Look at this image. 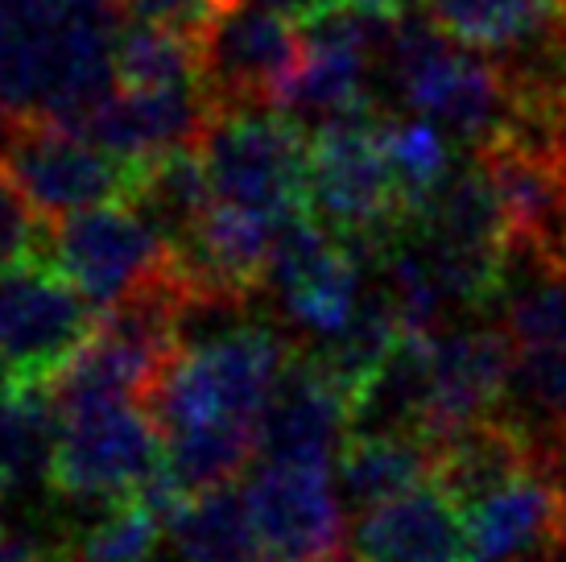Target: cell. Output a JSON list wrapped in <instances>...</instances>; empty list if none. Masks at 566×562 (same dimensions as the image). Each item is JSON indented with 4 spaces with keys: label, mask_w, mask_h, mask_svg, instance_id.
<instances>
[{
    "label": "cell",
    "mask_w": 566,
    "mask_h": 562,
    "mask_svg": "<svg viewBox=\"0 0 566 562\" xmlns=\"http://www.w3.org/2000/svg\"><path fill=\"white\" fill-rule=\"evenodd\" d=\"M125 0H0V133L75 128L116 83Z\"/></svg>",
    "instance_id": "obj_1"
},
{
    "label": "cell",
    "mask_w": 566,
    "mask_h": 562,
    "mask_svg": "<svg viewBox=\"0 0 566 562\" xmlns=\"http://www.w3.org/2000/svg\"><path fill=\"white\" fill-rule=\"evenodd\" d=\"M294 347L277 331L232 327L207 335L203 344L178 347L142 402L161 435L195 426H228L256 435L265 406Z\"/></svg>",
    "instance_id": "obj_2"
},
{
    "label": "cell",
    "mask_w": 566,
    "mask_h": 562,
    "mask_svg": "<svg viewBox=\"0 0 566 562\" xmlns=\"http://www.w3.org/2000/svg\"><path fill=\"white\" fill-rule=\"evenodd\" d=\"M380 108L344 112L323 121L306 162V216L377 266L397 236L409 232L413 207L397 187L380 145Z\"/></svg>",
    "instance_id": "obj_3"
},
{
    "label": "cell",
    "mask_w": 566,
    "mask_h": 562,
    "mask_svg": "<svg viewBox=\"0 0 566 562\" xmlns=\"http://www.w3.org/2000/svg\"><path fill=\"white\" fill-rule=\"evenodd\" d=\"M199 149L220 204L256 211L273 223L306 211L311 140L285 108H216Z\"/></svg>",
    "instance_id": "obj_4"
},
{
    "label": "cell",
    "mask_w": 566,
    "mask_h": 562,
    "mask_svg": "<svg viewBox=\"0 0 566 562\" xmlns=\"http://www.w3.org/2000/svg\"><path fill=\"white\" fill-rule=\"evenodd\" d=\"M166 464L161 430L142 397H95L59 406L50 492L75 504L133 497Z\"/></svg>",
    "instance_id": "obj_5"
},
{
    "label": "cell",
    "mask_w": 566,
    "mask_h": 562,
    "mask_svg": "<svg viewBox=\"0 0 566 562\" xmlns=\"http://www.w3.org/2000/svg\"><path fill=\"white\" fill-rule=\"evenodd\" d=\"M389 63L409 108L468 137L472 145L501 133L513 121L501 63L472 54V46L442 33L430 17L397 21L389 33Z\"/></svg>",
    "instance_id": "obj_6"
},
{
    "label": "cell",
    "mask_w": 566,
    "mask_h": 562,
    "mask_svg": "<svg viewBox=\"0 0 566 562\" xmlns=\"http://www.w3.org/2000/svg\"><path fill=\"white\" fill-rule=\"evenodd\" d=\"M99 327V306L50 252L0 266V352L21 381H54Z\"/></svg>",
    "instance_id": "obj_7"
},
{
    "label": "cell",
    "mask_w": 566,
    "mask_h": 562,
    "mask_svg": "<svg viewBox=\"0 0 566 562\" xmlns=\"http://www.w3.org/2000/svg\"><path fill=\"white\" fill-rule=\"evenodd\" d=\"M0 162L50 223L87 207L128 204L142 166L59 125L9 128L0 140Z\"/></svg>",
    "instance_id": "obj_8"
},
{
    "label": "cell",
    "mask_w": 566,
    "mask_h": 562,
    "mask_svg": "<svg viewBox=\"0 0 566 562\" xmlns=\"http://www.w3.org/2000/svg\"><path fill=\"white\" fill-rule=\"evenodd\" d=\"M269 294L277 298L294 331L331 340L360 311L364 257L318 219L298 211L285 219L273 240Z\"/></svg>",
    "instance_id": "obj_9"
},
{
    "label": "cell",
    "mask_w": 566,
    "mask_h": 562,
    "mask_svg": "<svg viewBox=\"0 0 566 562\" xmlns=\"http://www.w3.org/2000/svg\"><path fill=\"white\" fill-rule=\"evenodd\" d=\"M50 257L99 311L174 266L170 240L133 204H104L54 219Z\"/></svg>",
    "instance_id": "obj_10"
},
{
    "label": "cell",
    "mask_w": 566,
    "mask_h": 562,
    "mask_svg": "<svg viewBox=\"0 0 566 562\" xmlns=\"http://www.w3.org/2000/svg\"><path fill=\"white\" fill-rule=\"evenodd\" d=\"M203 87L216 108H256L282 100L285 83L306 59V38L277 9L240 0L199 33Z\"/></svg>",
    "instance_id": "obj_11"
},
{
    "label": "cell",
    "mask_w": 566,
    "mask_h": 562,
    "mask_svg": "<svg viewBox=\"0 0 566 562\" xmlns=\"http://www.w3.org/2000/svg\"><path fill=\"white\" fill-rule=\"evenodd\" d=\"M265 562H331L347 550L344 500L331 468L265 464L244 485Z\"/></svg>",
    "instance_id": "obj_12"
},
{
    "label": "cell",
    "mask_w": 566,
    "mask_h": 562,
    "mask_svg": "<svg viewBox=\"0 0 566 562\" xmlns=\"http://www.w3.org/2000/svg\"><path fill=\"white\" fill-rule=\"evenodd\" d=\"M517 344L509 327L475 323V327H442L430 335V406L426 435L447 438L492 418L509 402Z\"/></svg>",
    "instance_id": "obj_13"
},
{
    "label": "cell",
    "mask_w": 566,
    "mask_h": 562,
    "mask_svg": "<svg viewBox=\"0 0 566 562\" xmlns=\"http://www.w3.org/2000/svg\"><path fill=\"white\" fill-rule=\"evenodd\" d=\"M352 438V402L311 352H294L265 418L256 426V455L265 464L331 468Z\"/></svg>",
    "instance_id": "obj_14"
},
{
    "label": "cell",
    "mask_w": 566,
    "mask_h": 562,
    "mask_svg": "<svg viewBox=\"0 0 566 562\" xmlns=\"http://www.w3.org/2000/svg\"><path fill=\"white\" fill-rule=\"evenodd\" d=\"M463 513L468 562H551L566 550V485L551 464H534Z\"/></svg>",
    "instance_id": "obj_15"
},
{
    "label": "cell",
    "mask_w": 566,
    "mask_h": 562,
    "mask_svg": "<svg viewBox=\"0 0 566 562\" xmlns=\"http://www.w3.org/2000/svg\"><path fill=\"white\" fill-rule=\"evenodd\" d=\"M377 17L352 9H335L311 25L306 59L285 83L277 108L290 116H315L318 125L331 116L360 108H380L373 95V50H377Z\"/></svg>",
    "instance_id": "obj_16"
},
{
    "label": "cell",
    "mask_w": 566,
    "mask_h": 562,
    "mask_svg": "<svg viewBox=\"0 0 566 562\" xmlns=\"http://www.w3.org/2000/svg\"><path fill=\"white\" fill-rule=\"evenodd\" d=\"M216 116V100L207 87H120L112 83L71 133L104 145L128 162H145L174 145H199L207 121Z\"/></svg>",
    "instance_id": "obj_17"
},
{
    "label": "cell",
    "mask_w": 566,
    "mask_h": 562,
    "mask_svg": "<svg viewBox=\"0 0 566 562\" xmlns=\"http://www.w3.org/2000/svg\"><path fill=\"white\" fill-rule=\"evenodd\" d=\"M360 562H468V513L439 480L409 488L356 521Z\"/></svg>",
    "instance_id": "obj_18"
},
{
    "label": "cell",
    "mask_w": 566,
    "mask_h": 562,
    "mask_svg": "<svg viewBox=\"0 0 566 562\" xmlns=\"http://www.w3.org/2000/svg\"><path fill=\"white\" fill-rule=\"evenodd\" d=\"M434 471H439V443L413 430L352 435L339 451V488L356 517L434 480Z\"/></svg>",
    "instance_id": "obj_19"
},
{
    "label": "cell",
    "mask_w": 566,
    "mask_h": 562,
    "mask_svg": "<svg viewBox=\"0 0 566 562\" xmlns=\"http://www.w3.org/2000/svg\"><path fill=\"white\" fill-rule=\"evenodd\" d=\"M59 447L54 381H21L0 397V497L50 485Z\"/></svg>",
    "instance_id": "obj_20"
},
{
    "label": "cell",
    "mask_w": 566,
    "mask_h": 562,
    "mask_svg": "<svg viewBox=\"0 0 566 562\" xmlns=\"http://www.w3.org/2000/svg\"><path fill=\"white\" fill-rule=\"evenodd\" d=\"M128 204L137 207L170 244H182L199 219L216 204V187L207 174L199 145H174L166 154L145 157L137 166V183Z\"/></svg>",
    "instance_id": "obj_21"
},
{
    "label": "cell",
    "mask_w": 566,
    "mask_h": 562,
    "mask_svg": "<svg viewBox=\"0 0 566 562\" xmlns=\"http://www.w3.org/2000/svg\"><path fill=\"white\" fill-rule=\"evenodd\" d=\"M170 542L182 562H265L249 497L237 485L190 492L166 521Z\"/></svg>",
    "instance_id": "obj_22"
},
{
    "label": "cell",
    "mask_w": 566,
    "mask_h": 562,
    "mask_svg": "<svg viewBox=\"0 0 566 562\" xmlns=\"http://www.w3.org/2000/svg\"><path fill=\"white\" fill-rule=\"evenodd\" d=\"M563 0H426V17L455 42L488 54L530 42L546 30Z\"/></svg>",
    "instance_id": "obj_23"
},
{
    "label": "cell",
    "mask_w": 566,
    "mask_h": 562,
    "mask_svg": "<svg viewBox=\"0 0 566 562\" xmlns=\"http://www.w3.org/2000/svg\"><path fill=\"white\" fill-rule=\"evenodd\" d=\"M116 83L120 87H203L199 38L161 21L137 17L116 42Z\"/></svg>",
    "instance_id": "obj_24"
},
{
    "label": "cell",
    "mask_w": 566,
    "mask_h": 562,
    "mask_svg": "<svg viewBox=\"0 0 566 562\" xmlns=\"http://www.w3.org/2000/svg\"><path fill=\"white\" fill-rule=\"evenodd\" d=\"M166 533V517L133 492L108 500L104 513H95L66 542H59V554L63 562H154Z\"/></svg>",
    "instance_id": "obj_25"
},
{
    "label": "cell",
    "mask_w": 566,
    "mask_h": 562,
    "mask_svg": "<svg viewBox=\"0 0 566 562\" xmlns=\"http://www.w3.org/2000/svg\"><path fill=\"white\" fill-rule=\"evenodd\" d=\"M380 145L389 157L397 187L406 195V204L413 207V219L426 207V199L447 183L451 174V145L439 133V125L430 116H385L380 121Z\"/></svg>",
    "instance_id": "obj_26"
},
{
    "label": "cell",
    "mask_w": 566,
    "mask_h": 562,
    "mask_svg": "<svg viewBox=\"0 0 566 562\" xmlns=\"http://www.w3.org/2000/svg\"><path fill=\"white\" fill-rule=\"evenodd\" d=\"M42 252H50V219L30 204V195L0 162V266H17Z\"/></svg>",
    "instance_id": "obj_27"
},
{
    "label": "cell",
    "mask_w": 566,
    "mask_h": 562,
    "mask_svg": "<svg viewBox=\"0 0 566 562\" xmlns=\"http://www.w3.org/2000/svg\"><path fill=\"white\" fill-rule=\"evenodd\" d=\"M0 562H54V547H42L0 521Z\"/></svg>",
    "instance_id": "obj_28"
},
{
    "label": "cell",
    "mask_w": 566,
    "mask_h": 562,
    "mask_svg": "<svg viewBox=\"0 0 566 562\" xmlns=\"http://www.w3.org/2000/svg\"><path fill=\"white\" fill-rule=\"evenodd\" d=\"M252 4L277 9L282 17H290V21H306V25H315V21H323L327 13L344 9V0H252Z\"/></svg>",
    "instance_id": "obj_29"
},
{
    "label": "cell",
    "mask_w": 566,
    "mask_h": 562,
    "mask_svg": "<svg viewBox=\"0 0 566 562\" xmlns=\"http://www.w3.org/2000/svg\"><path fill=\"white\" fill-rule=\"evenodd\" d=\"M360 13L377 17V21H401L409 9V0H352Z\"/></svg>",
    "instance_id": "obj_30"
},
{
    "label": "cell",
    "mask_w": 566,
    "mask_h": 562,
    "mask_svg": "<svg viewBox=\"0 0 566 562\" xmlns=\"http://www.w3.org/2000/svg\"><path fill=\"white\" fill-rule=\"evenodd\" d=\"M17 385V373H13V364H9V360H4V352H0V397H4V393L13 389Z\"/></svg>",
    "instance_id": "obj_31"
},
{
    "label": "cell",
    "mask_w": 566,
    "mask_h": 562,
    "mask_svg": "<svg viewBox=\"0 0 566 562\" xmlns=\"http://www.w3.org/2000/svg\"><path fill=\"white\" fill-rule=\"evenodd\" d=\"M331 562H360V554H356V547H347L344 554H335Z\"/></svg>",
    "instance_id": "obj_32"
},
{
    "label": "cell",
    "mask_w": 566,
    "mask_h": 562,
    "mask_svg": "<svg viewBox=\"0 0 566 562\" xmlns=\"http://www.w3.org/2000/svg\"><path fill=\"white\" fill-rule=\"evenodd\" d=\"M54 562H63V554H59V547H54Z\"/></svg>",
    "instance_id": "obj_33"
},
{
    "label": "cell",
    "mask_w": 566,
    "mask_h": 562,
    "mask_svg": "<svg viewBox=\"0 0 566 562\" xmlns=\"http://www.w3.org/2000/svg\"><path fill=\"white\" fill-rule=\"evenodd\" d=\"M563 485H566V468H563Z\"/></svg>",
    "instance_id": "obj_34"
}]
</instances>
